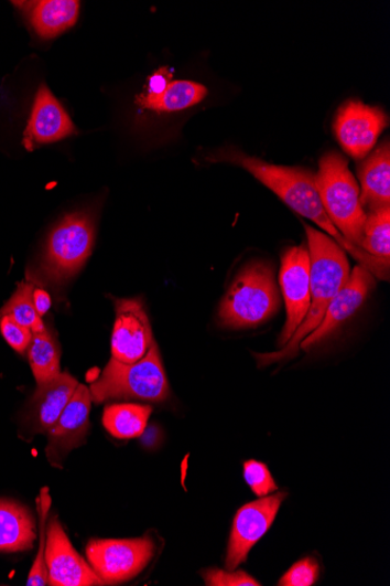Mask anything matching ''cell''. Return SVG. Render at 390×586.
Returning a JSON list of instances; mask_svg holds the SVG:
<instances>
[{
	"label": "cell",
	"mask_w": 390,
	"mask_h": 586,
	"mask_svg": "<svg viewBox=\"0 0 390 586\" xmlns=\"http://www.w3.org/2000/svg\"><path fill=\"white\" fill-rule=\"evenodd\" d=\"M79 383L67 373L37 385L29 405L28 423L33 433L48 434L62 416Z\"/></svg>",
	"instance_id": "obj_16"
},
{
	"label": "cell",
	"mask_w": 390,
	"mask_h": 586,
	"mask_svg": "<svg viewBox=\"0 0 390 586\" xmlns=\"http://www.w3.org/2000/svg\"><path fill=\"white\" fill-rule=\"evenodd\" d=\"M76 134L69 115L46 85L39 87L23 145L29 151L37 147L62 141Z\"/></svg>",
	"instance_id": "obj_14"
},
{
	"label": "cell",
	"mask_w": 390,
	"mask_h": 586,
	"mask_svg": "<svg viewBox=\"0 0 390 586\" xmlns=\"http://www.w3.org/2000/svg\"><path fill=\"white\" fill-rule=\"evenodd\" d=\"M29 361L37 385L61 375V349L47 328L33 334L29 345Z\"/></svg>",
	"instance_id": "obj_22"
},
{
	"label": "cell",
	"mask_w": 390,
	"mask_h": 586,
	"mask_svg": "<svg viewBox=\"0 0 390 586\" xmlns=\"http://www.w3.org/2000/svg\"><path fill=\"white\" fill-rule=\"evenodd\" d=\"M243 476L253 494L264 498L279 491L274 478H272L266 464L257 460H248L243 464Z\"/></svg>",
	"instance_id": "obj_26"
},
{
	"label": "cell",
	"mask_w": 390,
	"mask_h": 586,
	"mask_svg": "<svg viewBox=\"0 0 390 586\" xmlns=\"http://www.w3.org/2000/svg\"><path fill=\"white\" fill-rule=\"evenodd\" d=\"M375 287L372 273L360 265L357 266L328 305L321 324L302 341L300 349L308 351L333 335L346 320L356 315Z\"/></svg>",
	"instance_id": "obj_13"
},
{
	"label": "cell",
	"mask_w": 390,
	"mask_h": 586,
	"mask_svg": "<svg viewBox=\"0 0 390 586\" xmlns=\"http://www.w3.org/2000/svg\"><path fill=\"white\" fill-rule=\"evenodd\" d=\"M154 542L148 536L128 540H93L87 557L105 584H120L140 575L152 560Z\"/></svg>",
	"instance_id": "obj_7"
},
{
	"label": "cell",
	"mask_w": 390,
	"mask_h": 586,
	"mask_svg": "<svg viewBox=\"0 0 390 586\" xmlns=\"http://www.w3.org/2000/svg\"><path fill=\"white\" fill-rule=\"evenodd\" d=\"M34 520L25 507L0 501V552L18 553L32 548Z\"/></svg>",
	"instance_id": "obj_19"
},
{
	"label": "cell",
	"mask_w": 390,
	"mask_h": 586,
	"mask_svg": "<svg viewBox=\"0 0 390 586\" xmlns=\"http://www.w3.org/2000/svg\"><path fill=\"white\" fill-rule=\"evenodd\" d=\"M210 161H226L245 168L253 178L274 191L292 210L326 231L331 238L360 263L361 267L381 280L389 279V263L370 256L362 248L350 244L331 223L319 198L316 175L311 171L269 164L238 150H224L214 155Z\"/></svg>",
	"instance_id": "obj_1"
},
{
	"label": "cell",
	"mask_w": 390,
	"mask_h": 586,
	"mask_svg": "<svg viewBox=\"0 0 390 586\" xmlns=\"http://www.w3.org/2000/svg\"><path fill=\"white\" fill-rule=\"evenodd\" d=\"M319 577V564L314 557H305L286 572L280 579L281 586H311L314 585Z\"/></svg>",
	"instance_id": "obj_27"
},
{
	"label": "cell",
	"mask_w": 390,
	"mask_h": 586,
	"mask_svg": "<svg viewBox=\"0 0 390 586\" xmlns=\"http://www.w3.org/2000/svg\"><path fill=\"white\" fill-rule=\"evenodd\" d=\"M280 308L274 271L253 262L232 281L219 309L220 323L229 329L256 328L274 317Z\"/></svg>",
	"instance_id": "obj_4"
},
{
	"label": "cell",
	"mask_w": 390,
	"mask_h": 586,
	"mask_svg": "<svg viewBox=\"0 0 390 586\" xmlns=\"http://www.w3.org/2000/svg\"><path fill=\"white\" fill-rule=\"evenodd\" d=\"M91 396L85 385L77 386L63 414L48 431L47 457L53 464L62 462L84 443L89 428Z\"/></svg>",
	"instance_id": "obj_15"
},
{
	"label": "cell",
	"mask_w": 390,
	"mask_h": 586,
	"mask_svg": "<svg viewBox=\"0 0 390 586\" xmlns=\"http://www.w3.org/2000/svg\"><path fill=\"white\" fill-rule=\"evenodd\" d=\"M387 125L388 116L383 109L350 100L337 113L335 132L348 155L364 159L375 148Z\"/></svg>",
	"instance_id": "obj_11"
},
{
	"label": "cell",
	"mask_w": 390,
	"mask_h": 586,
	"mask_svg": "<svg viewBox=\"0 0 390 586\" xmlns=\"http://www.w3.org/2000/svg\"><path fill=\"white\" fill-rule=\"evenodd\" d=\"M286 496V493L268 496L240 508L232 521L226 557L227 571H236L247 561L252 546L274 523Z\"/></svg>",
	"instance_id": "obj_8"
},
{
	"label": "cell",
	"mask_w": 390,
	"mask_h": 586,
	"mask_svg": "<svg viewBox=\"0 0 390 586\" xmlns=\"http://www.w3.org/2000/svg\"><path fill=\"white\" fill-rule=\"evenodd\" d=\"M310 254V307L294 337L275 353L256 354L259 366L295 359L300 344L322 322L325 311L347 283L350 271L344 249L324 233L306 226Z\"/></svg>",
	"instance_id": "obj_2"
},
{
	"label": "cell",
	"mask_w": 390,
	"mask_h": 586,
	"mask_svg": "<svg viewBox=\"0 0 390 586\" xmlns=\"http://www.w3.org/2000/svg\"><path fill=\"white\" fill-rule=\"evenodd\" d=\"M316 187L327 217L350 244L361 248L366 213L347 161L337 152L323 156Z\"/></svg>",
	"instance_id": "obj_5"
},
{
	"label": "cell",
	"mask_w": 390,
	"mask_h": 586,
	"mask_svg": "<svg viewBox=\"0 0 390 586\" xmlns=\"http://www.w3.org/2000/svg\"><path fill=\"white\" fill-rule=\"evenodd\" d=\"M35 286L36 284L29 279L19 284L11 299L3 308H0V318L9 317L17 323L31 329L33 334L41 333V331L46 329L33 303Z\"/></svg>",
	"instance_id": "obj_24"
},
{
	"label": "cell",
	"mask_w": 390,
	"mask_h": 586,
	"mask_svg": "<svg viewBox=\"0 0 390 586\" xmlns=\"http://www.w3.org/2000/svg\"><path fill=\"white\" fill-rule=\"evenodd\" d=\"M39 515H41V537H39V551L36 558L33 563L30 576L28 579L29 586H44L48 584V572L46 565V545H47V519L51 508V498L48 493V488H44L42 491V498L39 499Z\"/></svg>",
	"instance_id": "obj_25"
},
{
	"label": "cell",
	"mask_w": 390,
	"mask_h": 586,
	"mask_svg": "<svg viewBox=\"0 0 390 586\" xmlns=\"http://www.w3.org/2000/svg\"><path fill=\"white\" fill-rule=\"evenodd\" d=\"M45 557L50 585H105L91 566L73 548L62 523L56 518H53L48 525Z\"/></svg>",
	"instance_id": "obj_12"
},
{
	"label": "cell",
	"mask_w": 390,
	"mask_h": 586,
	"mask_svg": "<svg viewBox=\"0 0 390 586\" xmlns=\"http://www.w3.org/2000/svg\"><path fill=\"white\" fill-rule=\"evenodd\" d=\"M360 202L370 210L390 206V146L387 140L361 164Z\"/></svg>",
	"instance_id": "obj_18"
},
{
	"label": "cell",
	"mask_w": 390,
	"mask_h": 586,
	"mask_svg": "<svg viewBox=\"0 0 390 586\" xmlns=\"http://www.w3.org/2000/svg\"><path fill=\"white\" fill-rule=\"evenodd\" d=\"M173 73L169 67H162L154 72L148 81L143 94L159 95L163 93L169 84L172 82Z\"/></svg>",
	"instance_id": "obj_30"
},
{
	"label": "cell",
	"mask_w": 390,
	"mask_h": 586,
	"mask_svg": "<svg viewBox=\"0 0 390 586\" xmlns=\"http://www.w3.org/2000/svg\"><path fill=\"white\" fill-rule=\"evenodd\" d=\"M206 585L209 586H260L261 583L245 572H225L219 569L207 571L204 575Z\"/></svg>",
	"instance_id": "obj_29"
},
{
	"label": "cell",
	"mask_w": 390,
	"mask_h": 586,
	"mask_svg": "<svg viewBox=\"0 0 390 586\" xmlns=\"http://www.w3.org/2000/svg\"><path fill=\"white\" fill-rule=\"evenodd\" d=\"M33 303L39 317L43 318L52 306L48 291L41 287H35L33 290Z\"/></svg>",
	"instance_id": "obj_31"
},
{
	"label": "cell",
	"mask_w": 390,
	"mask_h": 586,
	"mask_svg": "<svg viewBox=\"0 0 390 586\" xmlns=\"http://www.w3.org/2000/svg\"><path fill=\"white\" fill-rule=\"evenodd\" d=\"M26 17L35 33L52 39L76 24L80 13L77 0H39V2H13Z\"/></svg>",
	"instance_id": "obj_17"
},
{
	"label": "cell",
	"mask_w": 390,
	"mask_h": 586,
	"mask_svg": "<svg viewBox=\"0 0 390 586\" xmlns=\"http://www.w3.org/2000/svg\"><path fill=\"white\" fill-rule=\"evenodd\" d=\"M207 93V88L198 83L187 81L171 82L166 89L159 95L143 93L138 95L136 105L155 113L180 111L202 103Z\"/></svg>",
	"instance_id": "obj_20"
},
{
	"label": "cell",
	"mask_w": 390,
	"mask_h": 586,
	"mask_svg": "<svg viewBox=\"0 0 390 586\" xmlns=\"http://www.w3.org/2000/svg\"><path fill=\"white\" fill-rule=\"evenodd\" d=\"M280 283L286 322L279 339L284 347L304 321L310 307V254L304 246L286 249L282 257Z\"/></svg>",
	"instance_id": "obj_9"
},
{
	"label": "cell",
	"mask_w": 390,
	"mask_h": 586,
	"mask_svg": "<svg viewBox=\"0 0 390 586\" xmlns=\"http://www.w3.org/2000/svg\"><path fill=\"white\" fill-rule=\"evenodd\" d=\"M113 302L112 359L128 364L139 362L154 343L144 305L140 299H113Z\"/></svg>",
	"instance_id": "obj_10"
},
{
	"label": "cell",
	"mask_w": 390,
	"mask_h": 586,
	"mask_svg": "<svg viewBox=\"0 0 390 586\" xmlns=\"http://www.w3.org/2000/svg\"><path fill=\"white\" fill-rule=\"evenodd\" d=\"M390 206L370 210L366 214L361 248L378 259H390Z\"/></svg>",
	"instance_id": "obj_23"
},
{
	"label": "cell",
	"mask_w": 390,
	"mask_h": 586,
	"mask_svg": "<svg viewBox=\"0 0 390 586\" xmlns=\"http://www.w3.org/2000/svg\"><path fill=\"white\" fill-rule=\"evenodd\" d=\"M152 407L141 404H111L105 408L104 425L115 438H138L145 431Z\"/></svg>",
	"instance_id": "obj_21"
},
{
	"label": "cell",
	"mask_w": 390,
	"mask_h": 586,
	"mask_svg": "<svg viewBox=\"0 0 390 586\" xmlns=\"http://www.w3.org/2000/svg\"><path fill=\"white\" fill-rule=\"evenodd\" d=\"M0 331L17 353L24 354L25 350L29 349L33 337L31 329L17 323L9 317H2L0 318Z\"/></svg>",
	"instance_id": "obj_28"
},
{
	"label": "cell",
	"mask_w": 390,
	"mask_h": 586,
	"mask_svg": "<svg viewBox=\"0 0 390 586\" xmlns=\"http://www.w3.org/2000/svg\"><path fill=\"white\" fill-rule=\"evenodd\" d=\"M95 243V221L86 211L73 212L50 234L41 266L28 279L37 286L63 287L90 257Z\"/></svg>",
	"instance_id": "obj_3"
},
{
	"label": "cell",
	"mask_w": 390,
	"mask_h": 586,
	"mask_svg": "<svg viewBox=\"0 0 390 586\" xmlns=\"http://www.w3.org/2000/svg\"><path fill=\"white\" fill-rule=\"evenodd\" d=\"M91 401L140 399L164 402L170 394L158 343H153L145 358L136 363L111 359L104 373L90 385Z\"/></svg>",
	"instance_id": "obj_6"
}]
</instances>
